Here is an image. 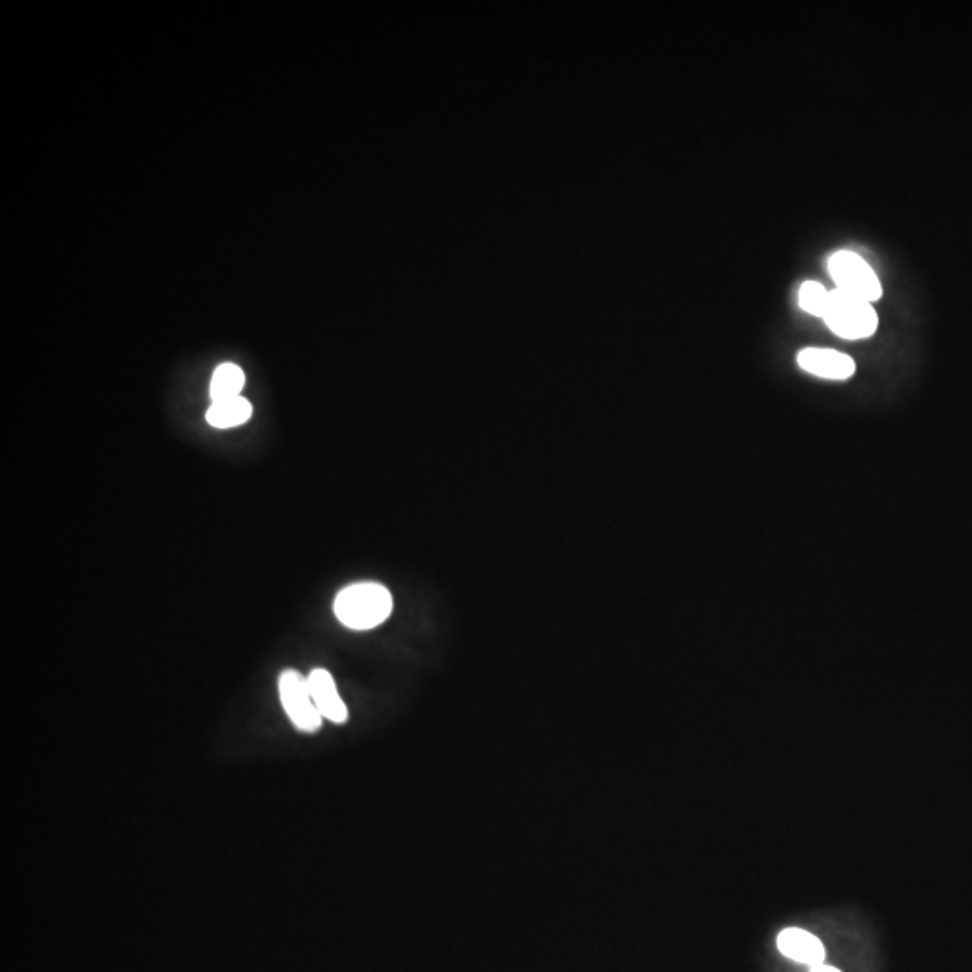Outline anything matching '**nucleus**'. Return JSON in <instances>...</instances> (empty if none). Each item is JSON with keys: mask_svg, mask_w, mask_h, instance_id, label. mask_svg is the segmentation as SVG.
Returning <instances> with one entry per match:
<instances>
[{"mask_svg": "<svg viewBox=\"0 0 972 972\" xmlns=\"http://www.w3.org/2000/svg\"><path fill=\"white\" fill-rule=\"evenodd\" d=\"M828 297H830V290L819 285L816 281H805L800 287V306L812 315H818V317H823L825 310H827Z\"/></svg>", "mask_w": 972, "mask_h": 972, "instance_id": "10", "label": "nucleus"}, {"mask_svg": "<svg viewBox=\"0 0 972 972\" xmlns=\"http://www.w3.org/2000/svg\"><path fill=\"white\" fill-rule=\"evenodd\" d=\"M823 319L832 332L850 341L870 337L879 326V317L873 310L872 303L861 297L850 296L837 288L830 290Z\"/></svg>", "mask_w": 972, "mask_h": 972, "instance_id": "2", "label": "nucleus"}, {"mask_svg": "<svg viewBox=\"0 0 972 972\" xmlns=\"http://www.w3.org/2000/svg\"><path fill=\"white\" fill-rule=\"evenodd\" d=\"M243 384H245V375L242 369L236 364H220L211 378V387H209L211 400L222 402V400L236 398L242 393Z\"/></svg>", "mask_w": 972, "mask_h": 972, "instance_id": "9", "label": "nucleus"}, {"mask_svg": "<svg viewBox=\"0 0 972 972\" xmlns=\"http://www.w3.org/2000/svg\"><path fill=\"white\" fill-rule=\"evenodd\" d=\"M393 611V598L384 585L375 582H359L344 587L333 603L337 620L348 629H375L389 618Z\"/></svg>", "mask_w": 972, "mask_h": 972, "instance_id": "1", "label": "nucleus"}, {"mask_svg": "<svg viewBox=\"0 0 972 972\" xmlns=\"http://www.w3.org/2000/svg\"><path fill=\"white\" fill-rule=\"evenodd\" d=\"M279 699L287 711L288 719L292 720L297 729L314 733L321 728L323 717L315 708L308 679L296 670H285L279 675Z\"/></svg>", "mask_w": 972, "mask_h": 972, "instance_id": "4", "label": "nucleus"}, {"mask_svg": "<svg viewBox=\"0 0 972 972\" xmlns=\"http://www.w3.org/2000/svg\"><path fill=\"white\" fill-rule=\"evenodd\" d=\"M306 679L319 715L333 724H344L348 720V710L337 692L332 674L324 668H315Z\"/></svg>", "mask_w": 972, "mask_h": 972, "instance_id": "6", "label": "nucleus"}, {"mask_svg": "<svg viewBox=\"0 0 972 972\" xmlns=\"http://www.w3.org/2000/svg\"><path fill=\"white\" fill-rule=\"evenodd\" d=\"M798 364L810 375L828 380H846L855 373V362L846 353L825 348H807L798 353Z\"/></svg>", "mask_w": 972, "mask_h": 972, "instance_id": "5", "label": "nucleus"}, {"mask_svg": "<svg viewBox=\"0 0 972 972\" xmlns=\"http://www.w3.org/2000/svg\"><path fill=\"white\" fill-rule=\"evenodd\" d=\"M828 270L836 281L837 290L861 297L868 303L881 299V281L868 265V261L863 260L859 254L850 251L836 252L828 260Z\"/></svg>", "mask_w": 972, "mask_h": 972, "instance_id": "3", "label": "nucleus"}, {"mask_svg": "<svg viewBox=\"0 0 972 972\" xmlns=\"http://www.w3.org/2000/svg\"><path fill=\"white\" fill-rule=\"evenodd\" d=\"M252 416V405L243 396L231 400L213 402L207 409L206 420L215 429H231L247 422Z\"/></svg>", "mask_w": 972, "mask_h": 972, "instance_id": "8", "label": "nucleus"}, {"mask_svg": "<svg viewBox=\"0 0 972 972\" xmlns=\"http://www.w3.org/2000/svg\"><path fill=\"white\" fill-rule=\"evenodd\" d=\"M776 945L783 956L791 958L794 962L805 963L810 967L825 962V947L821 944V940L805 929H798V927L783 929L778 935Z\"/></svg>", "mask_w": 972, "mask_h": 972, "instance_id": "7", "label": "nucleus"}, {"mask_svg": "<svg viewBox=\"0 0 972 972\" xmlns=\"http://www.w3.org/2000/svg\"><path fill=\"white\" fill-rule=\"evenodd\" d=\"M810 972H841V971H839V969H836V967H832V965H825V963H821V965H816V967H812V969H810Z\"/></svg>", "mask_w": 972, "mask_h": 972, "instance_id": "11", "label": "nucleus"}]
</instances>
